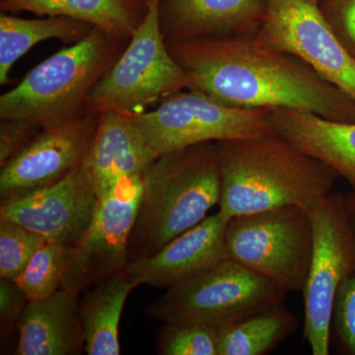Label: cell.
I'll use <instances>...</instances> for the list:
<instances>
[{"label": "cell", "mask_w": 355, "mask_h": 355, "mask_svg": "<svg viewBox=\"0 0 355 355\" xmlns=\"http://www.w3.org/2000/svg\"><path fill=\"white\" fill-rule=\"evenodd\" d=\"M188 89L226 106L291 109L338 123H355V100L300 58L256 36L167 43Z\"/></svg>", "instance_id": "6da1fadb"}, {"label": "cell", "mask_w": 355, "mask_h": 355, "mask_svg": "<svg viewBox=\"0 0 355 355\" xmlns=\"http://www.w3.org/2000/svg\"><path fill=\"white\" fill-rule=\"evenodd\" d=\"M219 210L226 219L298 207L311 211L330 195L338 173L277 132L216 142Z\"/></svg>", "instance_id": "7a4b0ae2"}, {"label": "cell", "mask_w": 355, "mask_h": 355, "mask_svg": "<svg viewBox=\"0 0 355 355\" xmlns=\"http://www.w3.org/2000/svg\"><path fill=\"white\" fill-rule=\"evenodd\" d=\"M128 263L147 258L209 216L220 200L216 142L159 156L142 174Z\"/></svg>", "instance_id": "3957f363"}, {"label": "cell", "mask_w": 355, "mask_h": 355, "mask_svg": "<svg viewBox=\"0 0 355 355\" xmlns=\"http://www.w3.org/2000/svg\"><path fill=\"white\" fill-rule=\"evenodd\" d=\"M125 43L93 27L85 38L36 65L0 96V120L24 121L43 128L84 114L89 94Z\"/></svg>", "instance_id": "277c9868"}, {"label": "cell", "mask_w": 355, "mask_h": 355, "mask_svg": "<svg viewBox=\"0 0 355 355\" xmlns=\"http://www.w3.org/2000/svg\"><path fill=\"white\" fill-rule=\"evenodd\" d=\"M286 292L237 261L224 260L169 287L146 313L162 323L220 328L284 304Z\"/></svg>", "instance_id": "5b68a950"}, {"label": "cell", "mask_w": 355, "mask_h": 355, "mask_svg": "<svg viewBox=\"0 0 355 355\" xmlns=\"http://www.w3.org/2000/svg\"><path fill=\"white\" fill-rule=\"evenodd\" d=\"M159 4L147 8L120 57L91 91L84 113L141 114L168 96L188 89L184 71L161 32Z\"/></svg>", "instance_id": "8992f818"}, {"label": "cell", "mask_w": 355, "mask_h": 355, "mask_svg": "<svg viewBox=\"0 0 355 355\" xmlns=\"http://www.w3.org/2000/svg\"><path fill=\"white\" fill-rule=\"evenodd\" d=\"M229 260L287 292L303 291L313 251L310 212L286 207L234 217L225 235Z\"/></svg>", "instance_id": "52a82bcc"}, {"label": "cell", "mask_w": 355, "mask_h": 355, "mask_svg": "<svg viewBox=\"0 0 355 355\" xmlns=\"http://www.w3.org/2000/svg\"><path fill=\"white\" fill-rule=\"evenodd\" d=\"M310 217L313 251L304 289L303 340L313 355L330 354L336 293L355 270V224L349 200L331 193Z\"/></svg>", "instance_id": "ba28073f"}, {"label": "cell", "mask_w": 355, "mask_h": 355, "mask_svg": "<svg viewBox=\"0 0 355 355\" xmlns=\"http://www.w3.org/2000/svg\"><path fill=\"white\" fill-rule=\"evenodd\" d=\"M128 116L159 156L205 142L275 132L268 110L226 106L191 89L168 96L153 111Z\"/></svg>", "instance_id": "9c48e42d"}, {"label": "cell", "mask_w": 355, "mask_h": 355, "mask_svg": "<svg viewBox=\"0 0 355 355\" xmlns=\"http://www.w3.org/2000/svg\"><path fill=\"white\" fill-rule=\"evenodd\" d=\"M142 175L123 178L102 195L81 239L69 247L62 288L79 296L125 270L142 191Z\"/></svg>", "instance_id": "30bf717a"}, {"label": "cell", "mask_w": 355, "mask_h": 355, "mask_svg": "<svg viewBox=\"0 0 355 355\" xmlns=\"http://www.w3.org/2000/svg\"><path fill=\"white\" fill-rule=\"evenodd\" d=\"M254 36L300 58L355 100V58L336 38L314 0H268L265 19Z\"/></svg>", "instance_id": "8fae6325"}, {"label": "cell", "mask_w": 355, "mask_h": 355, "mask_svg": "<svg viewBox=\"0 0 355 355\" xmlns=\"http://www.w3.org/2000/svg\"><path fill=\"white\" fill-rule=\"evenodd\" d=\"M99 114H83L42 128L35 139L0 169V205L58 183L87 157Z\"/></svg>", "instance_id": "7c38bea8"}, {"label": "cell", "mask_w": 355, "mask_h": 355, "mask_svg": "<svg viewBox=\"0 0 355 355\" xmlns=\"http://www.w3.org/2000/svg\"><path fill=\"white\" fill-rule=\"evenodd\" d=\"M99 198L83 162L58 183L0 205V218L16 222L48 242L72 247L90 225Z\"/></svg>", "instance_id": "4fadbf2b"}, {"label": "cell", "mask_w": 355, "mask_h": 355, "mask_svg": "<svg viewBox=\"0 0 355 355\" xmlns=\"http://www.w3.org/2000/svg\"><path fill=\"white\" fill-rule=\"evenodd\" d=\"M228 221L219 211L209 216L156 253L128 263L125 270L137 286L166 288L196 277L227 260Z\"/></svg>", "instance_id": "5bb4252c"}, {"label": "cell", "mask_w": 355, "mask_h": 355, "mask_svg": "<svg viewBox=\"0 0 355 355\" xmlns=\"http://www.w3.org/2000/svg\"><path fill=\"white\" fill-rule=\"evenodd\" d=\"M266 7L268 0H160L159 22L166 43L254 36Z\"/></svg>", "instance_id": "9a60e30c"}, {"label": "cell", "mask_w": 355, "mask_h": 355, "mask_svg": "<svg viewBox=\"0 0 355 355\" xmlns=\"http://www.w3.org/2000/svg\"><path fill=\"white\" fill-rule=\"evenodd\" d=\"M159 157L128 114H99L86 167L99 198L125 177L142 175Z\"/></svg>", "instance_id": "2e32d148"}, {"label": "cell", "mask_w": 355, "mask_h": 355, "mask_svg": "<svg viewBox=\"0 0 355 355\" xmlns=\"http://www.w3.org/2000/svg\"><path fill=\"white\" fill-rule=\"evenodd\" d=\"M17 355H80L85 338L79 296L60 289L51 297L28 301L17 324Z\"/></svg>", "instance_id": "e0dca14e"}, {"label": "cell", "mask_w": 355, "mask_h": 355, "mask_svg": "<svg viewBox=\"0 0 355 355\" xmlns=\"http://www.w3.org/2000/svg\"><path fill=\"white\" fill-rule=\"evenodd\" d=\"M268 116L277 135L355 184V123H338L291 109L270 110Z\"/></svg>", "instance_id": "ac0fdd59"}, {"label": "cell", "mask_w": 355, "mask_h": 355, "mask_svg": "<svg viewBox=\"0 0 355 355\" xmlns=\"http://www.w3.org/2000/svg\"><path fill=\"white\" fill-rule=\"evenodd\" d=\"M1 12L64 16L99 28L114 38L130 41L147 12L142 0H4Z\"/></svg>", "instance_id": "d6986e66"}, {"label": "cell", "mask_w": 355, "mask_h": 355, "mask_svg": "<svg viewBox=\"0 0 355 355\" xmlns=\"http://www.w3.org/2000/svg\"><path fill=\"white\" fill-rule=\"evenodd\" d=\"M137 286V282L123 270L84 291L79 300V315L83 326L86 354H121V318L128 295Z\"/></svg>", "instance_id": "ffe728a7"}, {"label": "cell", "mask_w": 355, "mask_h": 355, "mask_svg": "<svg viewBox=\"0 0 355 355\" xmlns=\"http://www.w3.org/2000/svg\"><path fill=\"white\" fill-rule=\"evenodd\" d=\"M92 26L64 16H44L24 19L0 14V84L9 83L14 64L33 46L50 39L76 44L85 38Z\"/></svg>", "instance_id": "44dd1931"}, {"label": "cell", "mask_w": 355, "mask_h": 355, "mask_svg": "<svg viewBox=\"0 0 355 355\" xmlns=\"http://www.w3.org/2000/svg\"><path fill=\"white\" fill-rule=\"evenodd\" d=\"M297 318L282 304L218 328L219 355H263L296 331Z\"/></svg>", "instance_id": "7402d4cb"}, {"label": "cell", "mask_w": 355, "mask_h": 355, "mask_svg": "<svg viewBox=\"0 0 355 355\" xmlns=\"http://www.w3.org/2000/svg\"><path fill=\"white\" fill-rule=\"evenodd\" d=\"M69 247L44 243L15 280L28 301L44 300L62 288Z\"/></svg>", "instance_id": "603a6c76"}, {"label": "cell", "mask_w": 355, "mask_h": 355, "mask_svg": "<svg viewBox=\"0 0 355 355\" xmlns=\"http://www.w3.org/2000/svg\"><path fill=\"white\" fill-rule=\"evenodd\" d=\"M156 350L160 355H219L218 328L163 323L156 334Z\"/></svg>", "instance_id": "cb8c5ba5"}, {"label": "cell", "mask_w": 355, "mask_h": 355, "mask_svg": "<svg viewBox=\"0 0 355 355\" xmlns=\"http://www.w3.org/2000/svg\"><path fill=\"white\" fill-rule=\"evenodd\" d=\"M46 240L38 233L0 218V279L15 282Z\"/></svg>", "instance_id": "d4e9b609"}, {"label": "cell", "mask_w": 355, "mask_h": 355, "mask_svg": "<svg viewBox=\"0 0 355 355\" xmlns=\"http://www.w3.org/2000/svg\"><path fill=\"white\" fill-rule=\"evenodd\" d=\"M349 202L355 224V209ZM333 323L343 347L355 355V270L343 280L336 293Z\"/></svg>", "instance_id": "484cf974"}, {"label": "cell", "mask_w": 355, "mask_h": 355, "mask_svg": "<svg viewBox=\"0 0 355 355\" xmlns=\"http://www.w3.org/2000/svg\"><path fill=\"white\" fill-rule=\"evenodd\" d=\"M317 3L336 38L355 58V0H320Z\"/></svg>", "instance_id": "4316f807"}, {"label": "cell", "mask_w": 355, "mask_h": 355, "mask_svg": "<svg viewBox=\"0 0 355 355\" xmlns=\"http://www.w3.org/2000/svg\"><path fill=\"white\" fill-rule=\"evenodd\" d=\"M41 130L28 121L0 120V167L21 153Z\"/></svg>", "instance_id": "83f0119b"}, {"label": "cell", "mask_w": 355, "mask_h": 355, "mask_svg": "<svg viewBox=\"0 0 355 355\" xmlns=\"http://www.w3.org/2000/svg\"><path fill=\"white\" fill-rule=\"evenodd\" d=\"M27 303L24 292L15 282L0 279V323L2 330H10L13 327H17Z\"/></svg>", "instance_id": "f1b7e54d"}, {"label": "cell", "mask_w": 355, "mask_h": 355, "mask_svg": "<svg viewBox=\"0 0 355 355\" xmlns=\"http://www.w3.org/2000/svg\"><path fill=\"white\" fill-rule=\"evenodd\" d=\"M142 1L144 2V4H146L147 8L154 6V4L160 3V0H142Z\"/></svg>", "instance_id": "f546056e"}, {"label": "cell", "mask_w": 355, "mask_h": 355, "mask_svg": "<svg viewBox=\"0 0 355 355\" xmlns=\"http://www.w3.org/2000/svg\"><path fill=\"white\" fill-rule=\"evenodd\" d=\"M352 189H354V193H352V198H349L350 202H352V205H354L355 209V184L354 186H352Z\"/></svg>", "instance_id": "4dcf8cb0"}, {"label": "cell", "mask_w": 355, "mask_h": 355, "mask_svg": "<svg viewBox=\"0 0 355 355\" xmlns=\"http://www.w3.org/2000/svg\"><path fill=\"white\" fill-rule=\"evenodd\" d=\"M314 1H316V2H318V1H320V0H314Z\"/></svg>", "instance_id": "1f68e13d"}, {"label": "cell", "mask_w": 355, "mask_h": 355, "mask_svg": "<svg viewBox=\"0 0 355 355\" xmlns=\"http://www.w3.org/2000/svg\"><path fill=\"white\" fill-rule=\"evenodd\" d=\"M1 1H4V0H0V2H1Z\"/></svg>", "instance_id": "d6a6232c"}]
</instances>
